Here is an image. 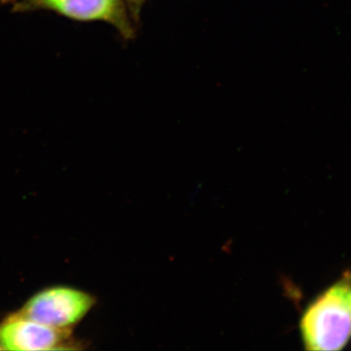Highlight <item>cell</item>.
I'll return each mask as SVG.
<instances>
[{
	"label": "cell",
	"mask_w": 351,
	"mask_h": 351,
	"mask_svg": "<svg viewBox=\"0 0 351 351\" xmlns=\"http://www.w3.org/2000/svg\"><path fill=\"white\" fill-rule=\"evenodd\" d=\"M301 332L307 350H341L351 336V283L339 281L304 311Z\"/></svg>",
	"instance_id": "1"
},
{
	"label": "cell",
	"mask_w": 351,
	"mask_h": 351,
	"mask_svg": "<svg viewBox=\"0 0 351 351\" xmlns=\"http://www.w3.org/2000/svg\"><path fill=\"white\" fill-rule=\"evenodd\" d=\"M16 1V0H0V2L3 4L10 3V2Z\"/></svg>",
	"instance_id": "6"
},
{
	"label": "cell",
	"mask_w": 351,
	"mask_h": 351,
	"mask_svg": "<svg viewBox=\"0 0 351 351\" xmlns=\"http://www.w3.org/2000/svg\"><path fill=\"white\" fill-rule=\"evenodd\" d=\"M69 329H57L25 317L18 313L0 324V346L16 351L69 350L80 346Z\"/></svg>",
	"instance_id": "4"
},
{
	"label": "cell",
	"mask_w": 351,
	"mask_h": 351,
	"mask_svg": "<svg viewBox=\"0 0 351 351\" xmlns=\"http://www.w3.org/2000/svg\"><path fill=\"white\" fill-rule=\"evenodd\" d=\"M135 24L140 22L141 12L147 0H124Z\"/></svg>",
	"instance_id": "5"
},
{
	"label": "cell",
	"mask_w": 351,
	"mask_h": 351,
	"mask_svg": "<svg viewBox=\"0 0 351 351\" xmlns=\"http://www.w3.org/2000/svg\"><path fill=\"white\" fill-rule=\"evenodd\" d=\"M94 306L95 298L84 291L56 286L32 295L18 313L47 326L71 330Z\"/></svg>",
	"instance_id": "3"
},
{
	"label": "cell",
	"mask_w": 351,
	"mask_h": 351,
	"mask_svg": "<svg viewBox=\"0 0 351 351\" xmlns=\"http://www.w3.org/2000/svg\"><path fill=\"white\" fill-rule=\"evenodd\" d=\"M2 350L1 346H0V350Z\"/></svg>",
	"instance_id": "7"
},
{
	"label": "cell",
	"mask_w": 351,
	"mask_h": 351,
	"mask_svg": "<svg viewBox=\"0 0 351 351\" xmlns=\"http://www.w3.org/2000/svg\"><path fill=\"white\" fill-rule=\"evenodd\" d=\"M52 11L80 22L101 21L112 25L122 38L133 39L135 27L124 0H20L13 5L14 12Z\"/></svg>",
	"instance_id": "2"
}]
</instances>
